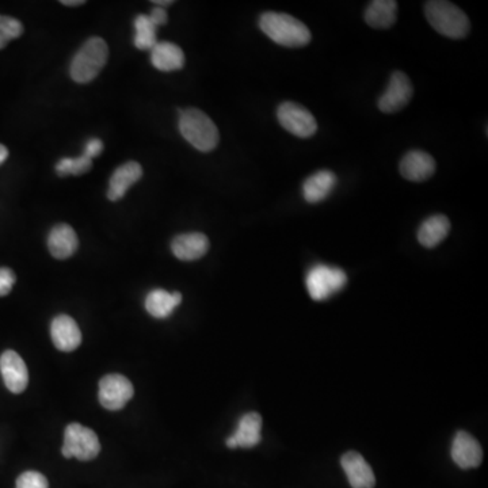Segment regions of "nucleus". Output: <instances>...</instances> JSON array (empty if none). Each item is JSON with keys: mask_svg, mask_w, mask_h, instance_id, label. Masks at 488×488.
<instances>
[{"mask_svg": "<svg viewBox=\"0 0 488 488\" xmlns=\"http://www.w3.org/2000/svg\"><path fill=\"white\" fill-rule=\"evenodd\" d=\"M260 28L271 41L286 48H300L311 43V32L301 20L283 12L260 15Z\"/></svg>", "mask_w": 488, "mask_h": 488, "instance_id": "nucleus-1", "label": "nucleus"}, {"mask_svg": "<svg viewBox=\"0 0 488 488\" xmlns=\"http://www.w3.org/2000/svg\"><path fill=\"white\" fill-rule=\"evenodd\" d=\"M426 20L434 30L453 40L464 38L469 33L468 17L456 4L445 0H433L425 4Z\"/></svg>", "mask_w": 488, "mask_h": 488, "instance_id": "nucleus-2", "label": "nucleus"}, {"mask_svg": "<svg viewBox=\"0 0 488 488\" xmlns=\"http://www.w3.org/2000/svg\"><path fill=\"white\" fill-rule=\"evenodd\" d=\"M180 113V131L183 139L198 151H213L220 140L216 124L198 108H188Z\"/></svg>", "mask_w": 488, "mask_h": 488, "instance_id": "nucleus-3", "label": "nucleus"}, {"mask_svg": "<svg viewBox=\"0 0 488 488\" xmlns=\"http://www.w3.org/2000/svg\"><path fill=\"white\" fill-rule=\"evenodd\" d=\"M108 58V44L100 37H92L75 54L69 68L76 84H90L100 75Z\"/></svg>", "mask_w": 488, "mask_h": 488, "instance_id": "nucleus-4", "label": "nucleus"}, {"mask_svg": "<svg viewBox=\"0 0 488 488\" xmlns=\"http://www.w3.org/2000/svg\"><path fill=\"white\" fill-rule=\"evenodd\" d=\"M100 452V438L94 430L80 423H71L67 426L63 448H61V453L66 459L75 457L80 461H90L98 457Z\"/></svg>", "mask_w": 488, "mask_h": 488, "instance_id": "nucleus-5", "label": "nucleus"}, {"mask_svg": "<svg viewBox=\"0 0 488 488\" xmlns=\"http://www.w3.org/2000/svg\"><path fill=\"white\" fill-rule=\"evenodd\" d=\"M306 283L309 296L315 301H323L342 291L348 283V276L342 268L316 265L308 271Z\"/></svg>", "mask_w": 488, "mask_h": 488, "instance_id": "nucleus-6", "label": "nucleus"}, {"mask_svg": "<svg viewBox=\"0 0 488 488\" xmlns=\"http://www.w3.org/2000/svg\"><path fill=\"white\" fill-rule=\"evenodd\" d=\"M278 121L284 129L297 138L308 139L317 131V123L311 112L294 102H284L277 110Z\"/></svg>", "mask_w": 488, "mask_h": 488, "instance_id": "nucleus-7", "label": "nucleus"}, {"mask_svg": "<svg viewBox=\"0 0 488 488\" xmlns=\"http://www.w3.org/2000/svg\"><path fill=\"white\" fill-rule=\"evenodd\" d=\"M133 395V384L123 374H106L100 381L98 397L108 412L123 410Z\"/></svg>", "mask_w": 488, "mask_h": 488, "instance_id": "nucleus-8", "label": "nucleus"}, {"mask_svg": "<svg viewBox=\"0 0 488 488\" xmlns=\"http://www.w3.org/2000/svg\"><path fill=\"white\" fill-rule=\"evenodd\" d=\"M412 92H414V89H412L409 76L403 74V72L395 71L391 79H389L386 92L380 97L377 105H379L380 110L387 113V115L399 112L403 108L409 105Z\"/></svg>", "mask_w": 488, "mask_h": 488, "instance_id": "nucleus-9", "label": "nucleus"}, {"mask_svg": "<svg viewBox=\"0 0 488 488\" xmlns=\"http://www.w3.org/2000/svg\"><path fill=\"white\" fill-rule=\"evenodd\" d=\"M0 373L7 389L12 394H22L29 384V372L17 351L6 350L0 356Z\"/></svg>", "mask_w": 488, "mask_h": 488, "instance_id": "nucleus-10", "label": "nucleus"}, {"mask_svg": "<svg viewBox=\"0 0 488 488\" xmlns=\"http://www.w3.org/2000/svg\"><path fill=\"white\" fill-rule=\"evenodd\" d=\"M52 342L64 353L76 350L82 343V332L79 325L68 315H59L54 317L51 325Z\"/></svg>", "mask_w": 488, "mask_h": 488, "instance_id": "nucleus-11", "label": "nucleus"}, {"mask_svg": "<svg viewBox=\"0 0 488 488\" xmlns=\"http://www.w3.org/2000/svg\"><path fill=\"white\" fill-rule=\"evenodd\" d=\"M452 459L463 469L476 468L483 460V451L476 438L467 431H459L452 445Z\"/></svg>", "mask_w": 488, "mask_h": 488, "instance_id": "nucleus-12", "label": "nucleus"}, {"mask_svg": "<svg viewBox=\"0 0 488 488\" xmlns=\"http://www.w3.org/2000/svg\"><path fill=\"white\" fill-rule=\"evenodd\" d=\"M262 417L258 412H249L240 418L236 431L227 440V446L235 448H254L262 440Z\"/></svg>", "mask_w": 488, "mask_h": 488, "instance_id": "nucleus-13", "label": "nucleus"}, {"mask_svg": "<svg viewBox=\"0 0 488 488\" xmlns=\"http://www.w3.org/2000/svg\"><path fill=\"white\" fill-rule=\"evenodd\" d=\"M342 468L345 469L348 483L353 488H373L376 477L366 460L357 452H348L340 459Z\"/></svg>", "mask_w": 488, "mask_h": 488, "instance_id": "nucleus-14", "label": "nucleus"}, {"mask_svg": "<svg viewBox=\"0 0 488 488\" xmlns=\"http://www.w3.org/2000/svg\"><path fill=\"white\" fill-rule=\"evenodd\" d=\"M436 172V162L431 155L423 151H412L400 162V174L412 182H423Z\"/></svg>", "mask_w": 488, "mask_h": 488, "instance_id": "nucleus-15", "label": "nucleus"}, {"mask_svg": "<svg viewBox=\"0 0 488 488\" xmlns=\"http://www.w3.org/2000/svg\"><path fill=\"white\" fill-rule=\"evenodd\" d=\"M209 239L201 232L178 235L172 243V252L178 260H197L208 252Z\"/></svg>", "mask_w": 488, "mask_h": 488, "instance_id": "nucleus-16", "label": "nucleus"}, {"mask_svg": "<svg viewBox=\"0 0 488 488\" xmlns=\"http://www.w3.org/2000/svg\"><path fill=\"white\" fill-rule=\"evenodd\" d=\"M79 247L76 232L68 224L53 227L48 237V249L56 260H68Z\"/></svg>", "mask_w": 488, "mask_h": 488, "instance_id": "nucleus-17", "label": "nucleus"}, {"mask_svg": "<svg viewBox=\"0 0 488 488\" xmlns=\"http://www.w3.org/2000/svg\"><path fill=\"white\" fill-rule=\"evenodd\" d=\"M143 177V169L138 162H128L116 170L108 183V198L118 201L126 195L129 188Z\"/></svg>", "mask_w": 488, "mask_h": 488, "instance_id": "nucleus-18", "label": "nucleus"}, {"mask_svg": "<svg viewBox=\"0 0 488 488\" xmlns=\"http://www.w3.org/2000/svg\"><path fill=\"white\" fill-rule=\"evenodd\" d=\"M151 63L159 71H178L185 66V54L175 44L157 43L151 49Z\"/></svg>", "mask_w": 488, "mask_h": 488, "instance_id": "nucleus-19", "label": "nucleus"}, {"mask_svg": "<svg viewBox=\"0 0 488 488\" xmlns=\"http://www.w3.org/2000/svg\"><path fill=\"white\" fill-rule=\"evenodd\" d=\"M180 303H182V294L180 292L170 293L164 289H155L147 296L146 309L156 319H166L172 316V312Z\"/></svg>", "mask_w": 488, "mask_h": 488, "instance_id": "nucleus-20", "label": "nucleus"}, {"mask_svg": "<svg viewBox=\"0 0 488 488\" xmlns=\"http://www.w3.org/2000/svg\"><path fill=\"white\" fill-rule=\"evenodd\" d=\"M335 185H337V177L334 172H329V170L317 172L304 182V198L309 204L320 203L329 197Z\"/></svg>", "mask_w": 488, "mask_h": 488, "instance_id": "nucleus-21", "label": "nucleus"}, {"mask_svg": "<svg viewBox=\"0 0 488 488\" xmlns=\"http://www.w3.org/2000/svg\"><path fill=\"white\" fill-rule=\"evenodd\" d=\"M451 231V221L444 214H436L423 221L418 231V240L426 249L438 246Z\"/></svg>", "mask_w": 488, "mask_h": 488, "instance_id": "nucleus-22", "label": "nucleus"}, {"mask_svg": "<svg viewBox=\"0 0 488 488\" xmlns=\"http://www.w3.org/2000/svg\"><path fill=\"white\" fill-rule=\"evenodd\" d=\"M397 4L394 0H374L365 10V20L374 29H389L397 20Z\"/></svg>", "mask_w": 488, "mask_h": 488, "instance_id": "nucleus-23", "label": "nucleus"}, {"mask_svg": "<svg viewBox=\"0 0 488 488\" xmlns=\"http://www.w3.org/2000/svg\"><path fill=\"white\" fill-rule=\"evenodd\" d=\"M156 29L148 15H138L134 20V46L140 51H151L157 44Z\"/></svg>", "mask_w": 488, "mask_h": 488, "instance_id": "nucleus-24", "label": "nucleus"}, {"mask_svg": "<svg viewBox=\"0 0 488 488\" xmlns=\"http://www.w3.org/2000/svg\"><path fill=\"white\" fill-rule=\"evenodd\" d=\"M92 166V157L82 155L79 157H63L56 166V172L61 177L66 175H82L90 172Z\"/></svg>", "mask_w": 488, "mask_h": 488, "instance_id": "nucleus-25", "label": "nucleus"}, {"mask_svg": "<svg viewBox=\"0 0 488 488\" xmlns=\"http://www.w3.org/2000/svg\"><path fill=\"white\" fill-rule=\"evenodd\" d=\"M23 33V26L15 18L0 15V49H4L10 41L20 37Z\"/></svg>", "mask_w": 488, "mask_h": 488, "instance_id": "nucleus-26", "label": "nucleus"}, {"mask_svg": "<svg viewBox=\"0 0 488 488\" xmlns=\"http://www.w3.org/2000/svg\"><path fill=\"white\" fill-rule=\"evenodd\" d=\"M15 488H49V483L40 472L28 471L20 475Z\"/></svg>", "mask_w": 488, "mask_h": 488, "instance_id": "nucleus-27", "label": "nucleus"}, {"mask_svg": "<svg viewBox=\"0 0 488 488\" xmlns=\"http://www.w3.org/2000/svg\"><path fill=\"white\" fill-rule=\"evenodd\" d=\"M17 277L9 268H0V297L7 296L12 291Z\"/></svg>", "mask_w": 488, "mask_h": 488, "instance_id": "nucleus-28", "label": "nucleus"}, {"mask_svg": "<svg viewBox=\"0 0 488 488\" xmlns=\"http://www.w3.org/2000/svg\"><path fill=\"white\" fill-rule=\"evenodd\" d=\"M148 17L156 28L164 25V23H167V20H169V18H167L166 10L159 6H155Z\"/></svg>", "mask_w": 488, "mask_h": 488, "instance_id": "nucleus-29", "label": "nucleus"}, {"mask_svg": "<svg viewBox=\"0 0 488 488\" xmlns=\"http://www.w3.org/2000/svg\"><path fill=\"white\" fill-rule=\"evenodd\" d=\"M103 151V143L100 139H92V140L87 141L86 148H84V155H87L89 157H97L98 155L102 154Z\"/></svg>", "mask_w": 488, "mask_h": 488, "instance_id": "nucleus-30", "label": "nucleus"}, {"mask_svg": "<svg viewBox=\"0 0 488 488\" xmlns=\"http://www.w3.org/2000/svg\"><path fill=\"white\" fill-rule=\"evenodd\" d=\"M7 157H9V149L4 144H0V164H4Z\"/></svg>", "mask_w": 488, "mask_h": 488, "instance_id": "nucleus-31", "label": "nucleus"}, {"mask_svg": "<svg viewBox=\"0 0 488 488\" xmlns=\"http://www.w3.org/2000/svg\"><path fill=\"white\" fill-rule=\"evenodd\" d=\"M61 4H64V6H82L84 2V0H63Z\"/></svg>", "mask_w": 488, "mask_h": 488, "instance_id": "nucleus-32", "label": "nucleus"}, {"mask_svg": "<svg viewBox=\"0 0 488 488\" xmlns=\"http://www.w3.org/2000/svg\"><path fill=\"white\" fill-rule=\"evenodd\" d=\"M152 4H155V6H159V7H163V6H172V4H174V2H172V0H166V2H164V0H154V2H152Z\"/></svg>", "mask_w": 488, "mask_h": 488, "instance_id": "nucleus-33", "label": "nucleus"}]
</instances>
